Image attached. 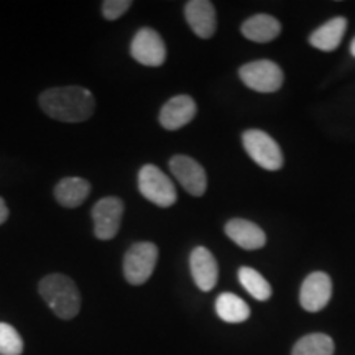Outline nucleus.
I'll use <instances>...</instances> for the list:
<instances>
[{
    "mask_svg": "<svg viewBox=\"0 0 355 355\" xmlns=\"http://www.w3.org/2000/svg\"><path fill=\"white\" fill-rule=\"evenodd\" d=\"M243 148L257 165L268 171H278L283 166V153L279 145L268 133L259 128H250L242 135Z\"/></svg>",
    "mask_w": 355,
    "mask_h": 355,
    "instance_id": "nucleus-5",
    "label": "nucleus"
},
{
    "mask_svg": "<svg viewBox=\"0 0 355 355\" xmlns=\"http://www.w3.org/2000/svg\"><path fill=\"white\" fill-rule=\"evenodd\" d=\"M8 214H10V212H8V206H7L6 199L0 198V225H2L3 222L8 219Z\"/></svg>",
    "mask_w": 355,
    "mask_h": 355,
    "instance_id": "nucleus-23",
    "label": "nucleus"
},
{
    "mask_svg": "<svg viewBox=\"0 0 355 355\" xmlns=\"http://www.w3.org/2000/svg\"><path fill=\"white\" fill-rule=\"evenodd\" d=\"M332 296L331 277L324 272H314L301 285L300 304L308 313H318L329 304Z\"/></svg>",
    "mask_w": 355,
    "mask_h": 355,
    "instance_id": "nucleus-10",
    "label": "nucleus"
},
{
    "mask_svg": "<svg viewBox=\"0 0 355 355\" xmlns=\"http://www.w3.org/2000/svg\"><path fill=\"white\" fill-rule=\"evenodd\" d=\"M198 114V105L191 96L180 94L165 102L159 110V123L166 130H180L193 121Z\"/></svg>",
    "mask_w": 355,
    "mask_h": 355,
    "instance_id": "nucleus-11",
    "label": "nucleus"
},
{
    "mask_svg": "<svg viewBox=\"0 0 355 355\" xmlns=\"http://www.w3.org/2000/svg\"><path fill=\"white\" fill-rule=\"evenodd\" d=\"M24 349L20 332L12 324L0 321V355H21Z\"/></svg>",
    "mask_w": 355,
    "mask_h": 355,
    "instance_id": "nucleus-21",
    "label": "nucleus"
},
{
    "mask_svg": "<svg viewBox=\"0 0 355 355\" xmlns=\"http://www.w3.org/2000/svg\"><path fill=\"white\" fill-rule=\"evenodd\" d=\"M224 230L230 241L237 243L239 247L245 248V250H259L266 243L265 232L252 220L235 217V219H230L225 224Z\"/></svg>",
    "mask_w": 355,
    "mask_h": 355,
    "instance_id": "nucleus-14",
    "label": "nucleus"
},
{
    "mask_svg": "<svg viewBox=\"0 0 355 355\" xmlns=\"http://www.w3.org/2000/svg\"><path fill=\"white\" fill-rule=\"evenodd\" d=\"M130 55L137 63L158 68L166 60V44L153 28H140L130 43Z\"/></svg>",
    "mask_w": 355,
    "mask_h": 355,
    "instance_id": "nucleus-8",
    "label": "nucleus"
},
{
    "mask_svg": "<svg viewBox=\"0 0 355 355\" xmlns=\"http://www.w3.org/2000/svg\"><path fill=\"white\" fill-rule=\"evenodd\" d=\"M53 194H55V199L60 206L66 207V209H74V207L81 206L89 198V194H91V183L81 176L63 178L55 186Z\"/></svg>",
    "mask_w": 355,
    "mask_h": 355,
    "instance_id": "nucleus-15",
    "label": "nucleus"
},
{
    "mask_svg": "<svg viewBox=\"0 0 355 355\" xmlns=\"http://www.w3.org/2000/svg\"><path fill=\"white\" fill-rule=\"evenodd\" d=\"M279 32H282L279 21L272 15H266V13L250 17V19H247L242 24L243 37L255 43L273 42L279 35Z\"/></svg>",
    "mask_w": 355,
    "mask_h": 355,
    "instance_id": "nucleus-16",
    "label": "nucleus"
},
{
    "mask_svg": "<svg viewBox=\"0 0 355 355\" xmlns=\"http://www.w3.org/2000/svg\"><path fill=\"white\" fill-rule=\"evenodd\" d=\"M239 76L248 89L263 94L279 91L285 81L282 68L270 60H259L243 64L239 69Z\"/></svg>",
    "mask_w": 355,
    "mask_h": 355,
    "instance_id": "nucleus-6",
    "label": "nucleus"
},
{
    "mask_svg": "<svg viewBox=\"0 0 355 355\" xmlns=\"http://www.w3.org/2000/svg\"><path fill=\"white\" fill-rule=\"evenodd\" d=\"M40 107L48 117L66 123H79L92 117L96 99L83 86H61L43 91L38 97Z\"/></svg>",
    "mask_w": 355,
    "mask_h": 355,
    "instance_id": "nucleus-1",
    "label": "nucleus"
},
{
    "mask_svg": "<svg viewBox=\"0 0 355 355\" xmlns=\"http://www.w3.org/2000/svg\"><path fill=\"white\" fill-rule=\"evenodd\" d=\"M139 191L146 201L158 207H171L178 199L173 181L155 165H144L140 168Z\"/></svg>",
    "mask_w": 355,
    "mask_h": 355,
    "instance_id": "nucleus-4",
    "label": "nucleus"
},
{
    "mask_svg": "<svg viewBox=\"0 0 355 355\" xmlns=\"http://www.w3.org/2000/svg\"><path fill=\"white\" fill-rule=\"evenodd\" d=\"M130 7H132L130 0H105V2H102L101 12L105 20L114 21L121 19L122 15H125Z\"/></svg>",
    "mask_w": 355,
    "mask_h": 355,
    "instance_id": "nucleus-22",
    "label": "nucleus"
},
{
    "mask_svg": "<svg viewBox=\"0 0 355 355\" xmlns=\"http://www.w3.org/2000/svg\"><path fill=\"white\" fill-rule=\"evenodd\" d=\"M239 282L245 288V291L250 296H254L257 301H268L272 296V286L257 270L250 266H242L239 270Z\"/></svg>",
    "mask_w": 355,
    "mask_h": 355,
    "instance_id": "nucleus-20",
    "label": "nucleus"
},
{
    "mask_svg": "<svg viewBox=\"0 0 355 355\" xmlns=\"http://www.w3.org/2000/svg\"><path fill=\"white\" fill-rule=\"evenodd\" d=\"M291 355H334V340L321 332L308 334L295 344Z\"/></svg>",
    "mask_w": 355,
    "mask_h": 355,
    "instance_id": "nucleus-19",
    "label": "nucleus"
},
{
    "mask_svg": "<svg viewBox=\"0 0 355 355\" xmlns=\"http://www.w3.org/2000/svg\"><path fill=\"white\" fill-rule=\"evenodd\" d=\"M38 293L56 318L71 321L81 311V293L73 278L51 273L38 283Z\"/></svg>",
    "mask_w": 355,
    "mask_h": 355,
    "instance_id": "nucleus-2",
    "label": "nucleus"
},
{
    "mask_svg": "<svg viewBox=\"0 0 355 355\" xmlns=\"http://www.w3.org/2000/svg\"><path fill=\"white\" fill-rule=\"evenodd\" d=\"M158 263V247L153 242H137L123 257V277L132 286H140L150 279Z\"/></svg>",
    "mask_w": 355,
    "mask_h": 355,
    "instance_id": "nucleus-3",
    "label": "nucleus"
},
{
    "mask_svg": "<svg viewBox=\"0 0 355 355\" xmlns=\"http://www.w3.org/2000/svg\"><path fill=\"white\" fill-rule=\"evenodd\" d=\"M123 201L121 198H102L92 207V222H94V235L99 241H110L119 234L122 224Z\"/></svg>",
    "mask_w": 355,
    "mask_h": 355,
    "instance_id": "nucleus-7",
    "label": "nucleus"
},
{
    "mask_svg": "<svg viewBox=\"0 0 355 355\" xmlns=\"http://www.w3.org/2000/svg\"><path fill=\"white\" fill-rule=\"evenodd\" d=\"M189 268L199 290L204 293L214 290L219 279V265L216 257L206 247H196L191 252Z\"/></svg>",
    "mask_w": 355,
    "mask_h": 355,
    "instance_id": "nucleus-13",
    "label": "nucleus"
},
{
    "mask_svg": "<svg viewBox=\"0 0 355 355\" xmlns=\"http://www.w3.org/2000/svg\"><path fill=\"white\" fill-rule=\"evenodd\" d=\"M345 28H347V20L344 17H336L329 21L314 30L309 37L311 46L318 48L321 51H334L337 50L340 42H343Z\"/></svg>",
    "mask_w": 355,
    "mask_h": 355,
    "instance_id": "nucleus-17",
    "label": "nucleus"
},
{
    "mask_svg": "<svg viewBox=\"0 0 355 355\" xmlns=\"http://www.w3.org/2000/svg\"><path fill=\"white\" fill-rule=\"evenodd\" d=\"M170 170L180 184L188 191L191 196L201 198L207 189L206 170L196 159L186 155H175L170 159Z\"/></svg>",
    "mask_w": 355,
    "mask_h": 355,
    "instance_id": "nucleus-9",
    "label": "nucleus"
},
{
    "mask_svg": "<svg viewBox=\"0 0 355 355\" xmlns=\"http://www.w3.org/2000/svg\"><path fill=\"white\" fill-rule=\"evenodd\" d=\"M350 53L355 56V38L352 40V43H350Z\"/></svg>",
    "mask_w": 355,
    "mask_h": 355,
    "instance_id": "nucleus-24",
    "label": "nucleus"
},
{
    "mask_svg": "<svg viewBox=\"0 0 355 355\" xmlns=\"http://www.w3.org/2000/svg\"><path fill=\"white\" fill-rule=\"evenodd\" d=\"M184 17L194 35L202 40L214 37L217 30V15L214 3L207 0H191L184 6Z\"/></svg>",
    "mask_w": 355,
    "mask_h": 355,
    "instance_id": "nucleus-12",
    "label": "nucleus"
},
{
    "mask_svg": "<svg viewBox=\"0 0 355 355\" xmlns=\"http://www.w3.org/2000/svg\"><path fill=\"white\" fill-rule=\"evenodd\" d=\"M216 313L224 322L239 324L250 318V308L234 293H222L216 300Z\"/></svg>",
    "mask_w": 355,
    "mask_h": 355,
    "instance_id": "nucleus-18",
    "label": "nucleus"
}]
</instances>
